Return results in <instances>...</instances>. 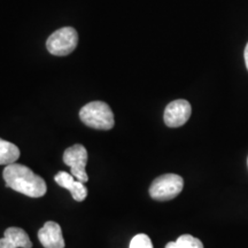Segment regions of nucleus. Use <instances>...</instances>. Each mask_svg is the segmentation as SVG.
Wrapping results in <instances>:
<instances>
[{
    "label": "nucleus",
    "mask_w": 248,
    "mask_h": 248,
    "mask_svg": "<svg viewBox=\"0 0 248 248\" xmlns=\"http://www.w3.org/2000/svg\"><path fill=\"white\" fill-rule=\"evenodd\" d=\"M2 177L7 187L30 198L44 197L47 191L44 179L23 164L12 163L6 166Z\"/></svg>",
    "instance_id": "f257e3e1"
},
{
    "label": "nucleus",
    "mask_w": 248,
    "mask_h": 248,
    "mask_svg": "<svg viewBox=\"0 0 248 248\" xmlns=\"http://www.w3.org/2000/svg\"><path fill=\"white\" fill-rule=\"evenodd\" d=\"M79 119L85 125L97 130H110L115 124L109 105L104 101H92L79 110Z\"/></svg>",
    "instance_id": "f03ea898"
},
{
    "label": "nucleus",
    "mask_w": 248,
    "mask_h": 248,
    "mask_svg": "<svg viewBox=\"0 0 248 248\" xmlns=\"http://www.w3.org/2000/svg\"><path fill=\"white\" fill-rule=\"evenodd\" d=\"M78 44V33L71 27L61 28L54 31L46 42V47L51 54L57 57H66L73 53Z\"/></svg>",
    "instance_id": "7ed1b4c3"
},
{
    "label": "nucleus",
    "mask_w": 248,
    "mask_h": 248,
    "mask_svg": "<svg viewBox=\"0 0 248 248\" xmlns=\"http://www.w3.org/2000/svg\"><path fill=\"white\" fill-rule=\"evenodd\" d=\"M184 181L176 173H166L154 179L150 187V195L154 200H172L183 191Z\"/></svg>",
    "instance_id": "20e7f679"
},
{
    "label": "nucleus",
    "mask_w": 248,
    "mask_h": 248,
    "mask_svg": "<svg viewBox=\"0 0 248 248\" xmlns=\"http://www.w3.org/2000/svg\"><path fill=\"white\" fill-rule=\"evenodd\" d=\"M63 162L70 168V173L77 181L85 183L89 181V176L85 171L88 162V151L80 144L68 147L63 153Z\"/></svg>",
    "instance_id": "39448f33"
},
{
    "label": "nucleus",
    "mask_w": 248,
    "mask_h": 248,
    "mask_svg": "<svg viewBox=\"0 0 248 248\" xmlns=\"http://www.w3.org/2000/svg\"><path fill=\"white\" fill-rule=\"evenodd\" d=\"M191 113L192 107L187 100L178 99V100L171 101L164 110V123L169 128H178L187 122Z\"/></svg>",
    "instance_id": "423d86ee"
},
{
    "label": "nucleus",
    "mask_w": 248,
    "mask_h": 248,
    "mask_svg": "<svg viewBox=\"0 0 248 248\" xmlns=\"http://www.w3.org/2000/svg\"><path fill=\"white\" fill-rule=\"evenodd\" d=\"M38 239L44 248H64L61 226L57 222H46L38 231Z\"/></svg>",
    "instance_id": "0eeeda50"
},
{
    "label": "nucleus",
    "mask_w": 248,
    "mask_h": 248,
    "mask_svg": "<svg viewBox=\"0 0 248 248\" xmlns=\"http://www.w3.org/2000/svg\"><path fill=\"white\" fill-rule=\"evenodd\" d=\"M55 183L61 187L67 188L70 192L71 197L76 201H83L88 197V188L85 187L84 183L77 181L73 175L66 171H60L55 175Z\"/></svg>",
    "instance_id": "6e6552de"
},
{
    "label": "nucleus",
    "mask_w": 248,
    "mask_h": 248,
    "mask_svg": "<svg viewBox=\"0 0 248 248\" xmlns=\"http://www.w3.org/2000/svg\"><path fill=\"white\" fill-rule=\"evenodd\" d=\"M31 248V243L29 235L24 230L20 228L6 229L4 232V238L0 239V248Z\"/></svg>",
    "instance_id": "1a4fd4ad"
},
{
    "label": "nucleus",
    "mask_w": 248,
    "mask_h": 248,
    "mask_svg": "<svg viewBox=\"0 0 248 248\" xmlns=\"http://www.w3.org/2000/svg\"><path fill=\"white\" fill-rule=\"evenodd\" d=\"M20 157V150L16 145L0 138V166L15 163Z\"/></svg>",
    "instance_id": "9d476101"
},
{
    "label": "nucleus",
    "mask_w": 248,
    "mask_h": 248,
    "mask_svg": "<svg viewBox=\"0 0 248 248\" xmlns=\"http://www.w3.org/2000/svg\"><path fill=\"white\" fill-rule=\"evenodd\" d=\"M166 248H203V245L193 235L183 234L176 241L167 244Z\"/></svg>",
    "instance_id": "9b49d317"
},
{
    "label": "nucleus",
    "mask_w": 248,
    "mask_h": 248,
    "mask_svg": "<svg viewBox=\"0 0 248 248\" xmlns=\"http://www.w3.org/2000/svg\"><path fill=\"white\" fill-rule=\"evenodd\" d=\"M129 248H153V244L147 234L139 233L132 238Z\"/></svg>",
    "instance_id": "f8f14e48"
},
{
    "label": "nucleus",
    "mask_w": 248,
    "mask_h": 248,
    "mask_svg": "<svg viewBox=\"0 0 248 248\" xmlns=\"http://www.w3.org/2000/svg\"><path fill=\"white\" fill-rule=\"evenodd\" d=\"M244 57H245V62H246V67H247V70H248V43H247L246 47H245Z\"/></svg>",
    "instance_id": "ddd939ff"
}]
</instances>
